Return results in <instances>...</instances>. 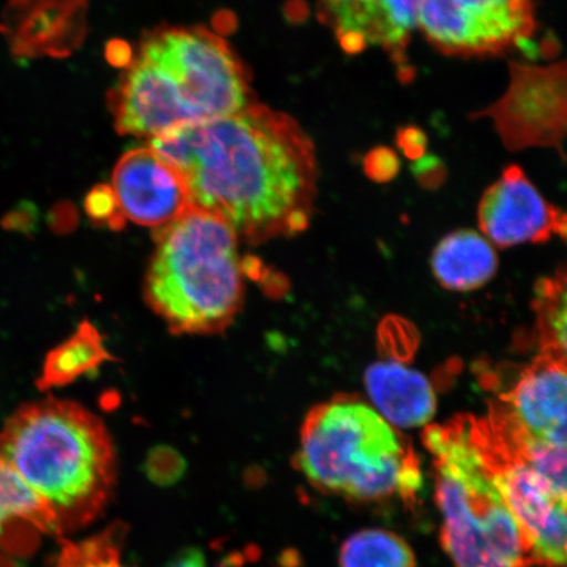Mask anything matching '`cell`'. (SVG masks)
Segmentation results:
<instances>
[{"label": "cell", "mask_w": 567, "mask_h": 567, "mask_svg": "<svg viewBox=\"0 0 567 567\" xmlns=\"http://www.w3.org/2000/svg\"><path fill=\"white\" fill-rule=\"evenodd\" d=\"M186 181L193 207L259 245L308 229L318 194L313 141L287 113L252 102L151 141Z\"/></svg>", "instance_id": "6da1fadb"}, {"label": "cell", "mask_w": 567, "mask_h": 567, "mask_svg": "<svg viewBox=\"0 0 567 567\" xmlns=\"http://www.w3.org/2000/svg\"><path fill=\"white\" fill-rule=\"evenodd\" d=\"M255 102L250 73L223 35L163 25L141 39L106 104L122 136L163 134L233 115Z\"/></svg>", "instance_id": "7a4b0ae2"}, {"label": "cell", "mask_w": 567, "mask_h": 567, "mask_svg": "<svg viewBox=\"0 0 567 567\" xmlns=\"http://www.w3.org/2000/svg\"><path fill=\"white\" fill-rule=\"evenodd\" d=\"M0 461L48 502L60 534L94 522L116 481L115 450L103 421L71 401L19 408L0 431Z\"/></svg>", "instance_id": "3957f363"}, {"label": "cell", "mask_w": 567, "mask_h": 567, "mask_svg": "<svg viewBox=\"0 0 567 567\" xmlns=\"http://www.w3.org/2000/svg\"><path fill=\"white\" fill-rule=\"evenodd\" d=\"M237 234L221 217L190 207L155 236L147 303L174 334L224 331L244 301Z\"/></svg>", "instance_id": "277c9868"}, {"label": "cell", "mask_w": 567, "mask_h": 567, "mask_svg": "<svg viewBox=\"0 0 567 567\" xmlns=\"http://www.w3.org/2000/svg\"><path fill=\"white\" fill-rule=\"evenodd\" d=\"M295 465L319 492L352 502L414 501L423 485L415 452L353 395L309 411Z\"/></svg>", "instance_id": "5b68a950"}, {"label": "cell", "mask_w": 567, "mask_h": 567, "mask_svg": "<svg viewBox=\"0 0 567 567\" xmlns=\"http://www.w3.org/2000/svg\"><path fill=\"white\" fill-rule=\"evenodd\" d=\"M423 443L435 457L442 544L456 567L542 566L482 460L474 416L430 425ZM545 566V565H544Z\"/></svg>", "instance_id": "8992f818"}, {"label": "cell", "mask_w": 567, "mask_h": 567, "mask_svg": "<svg viewBox=\"0 0 567 567\" xmlns=\"http://www.w3.org/2000/svg\"><path fill=\"white\" fill-rule=\"evenodd\" d=\"M425 39L456 56H493L526 48L536 31L534 0H421Z\"/></svg>", "instance_id": "52a82bcc"}, {"label": "cell", "mask_w": 567, "mask_h": 567, "mask_svg": "<svg viewBox=\"0 0 567 567\" xmlns=\"http://www.w3.org/2000/svg\"><path fill=\"white\" fill-rule=\"evenodd\" d=\"M477 444L494 485L514 515L532 557L545 566H565L566 498L508 451L487 424L480 429Z\"/></svg>", "instance_id": "ba28073f"}, {"label": "cell", "mask_w": 567, "mask_h": 567, "mask_svg": "<svg viewBox=\"0 0 567 567\" xmlns=\"http://www.w3.org/2000/svg\"><path fill=\"white\" fill-rule=\"evenodd\" d=\"M509 86L498 102L474 115L492 118L509 151L561 148L566 134V65H509Z\"/></svg>", "instance_id": "9c48e42d"}, {"label": "cell", "mask_w": 567, "mask_h": 567, "mask_svg": "<svg viewBox=\"0 0 567 567\" xmlns=\"http://www.w3.org/2000/svg\"><path fill=\"white\" fill-rule=\"evenodd\" d=\"M478 225L493 245L512 247L565 238L566 216L545 200L520 167L509 166L482 196Z\"/></svg>", "instance_id": "30bf717a"}, {"label": "cell", "mask_w": 567, "mask_h": 567, "mask_svg": "<svg viewBox=\"0 0 567 567\" xmlns=\"http://www.w3.org/2000/svg\"><path fill=\"white\" fill-rule=\"evenodd\" d=\"M111 193L122 217L162 228L193 207L184 176L152 146L133 148L117 162Z\"/></svg>", "instance_id": "8fae6325"}, {"label": "cell", "mask_w": 567, "mask_h": 567, "mask_svg": "<svg viewBox=\"0 0 567 567\" xmlns=\"http://www.w3.org/2000/svg\"><path fill=\"white\" fill-rule=\"evenodd\" d=\"M566 359L538 354L493 402L488 420L544 443L566 446Z\"/></svg>", "instance_id": "7c38bea8"}, {"label": "cell", "mask_w": 567, "mask_h": 567, "mask_svg": "<svg viewBox=\"0 0 567 567\" xmlns=\"http://www.w3.org/2000/svg\"><path fill=\"white\" fill-rule=\"evenodd\" d=\"M421 0H319L318 18L334 30L343 51L374 45L392 54L401 78L410 80L405 53L417 25Z\"/></svg>", "instance_id": "4fadbf2b"}, {"label": "cell", "mask_w": 567, "mask_h": 567, "mask_svg": "<svg viewBox=\"0 0 567 567\" xmlns=\"http://www.w3.org/2000/svg\"><path fill=\"white\" fill-rule=\"evenodd\" d=\"M89 0H9L0 33L18 60L65 59L87 33Z\"/></svg>", "instance_id": "5bb4252c"}, {"label": "cell", "mask_w": 567, "mask_h": 567, "mask_svg": "<svg viewBox=\"0 0 567 567\" xmlns=\"http://www.w3.org/2000/svg\"><path fill=\"white\" fill-rule=\"evenodd\" d=\"M365 385L379 414L396 427H420L435 415L436 395L429 380L399 361L372 365Z\"/></svg>", "instance_id": "9a60e30c"}, {"label": "cell", "mask_w": 567, "mask_h": 567, "mask_svg": "<svg viewBox=\"0 0 567 567\" xmlns=\"http://www.w3.org/2000/svg\"><path fill=\"white\" fill-rule=\"evenodd\" d=\"M431 266L442 287L453 292H471L493 279L498 257L491 240L482 234L460 230L436 246Z\"/></svg>", "instance_id": "2e32d148"}, {"label": "cell", "mask_w": 567, "mask_h": 567, "mask_svg": "<svg viewBox=\"0 0 567 567\" xmlns=\"http://www.w3.org/2000/svg\"><path fill=\"white\" fill-rule=\"evenodd\" d=\"M106 358L101 336L91 324H83L73 338L48 354L38 386L47 390L66 385L95 370Z\"/></svg>", "instance_id": "e0dca14e"}, {"label": "cell", "mask_w": 567, "mask_h": 567, "mask_svg": "<svg viewBox=\"0 0 567 567\" xmlns=\"http://www.w3.org/2000/svg\"><path fill=\"white\" fill-rule=\"evenodd\" d=\"M566 274L563 271L536 284L534 302L536 336L540 354L566 359Z\"/></svg>", "instance_id": "ac0fdd59"}, {"label": "cell", "mask_w": 567, "mask_h": 567, "mask_svg": "<svg viewBox=\"0 0 567 567\" xmlns=\"http://www.w3.org/2000/svg\"><path fill=\"white\" fill-rule=\"evenodd\" d=\"M340 567H415L410 545L385 529H363L347 538L339 553Z\"/></svg>", "instance_id": "d6986e66"}, {"label": "cell", "mask_w": 567, "mask_h": 567, "mask_svg": "<svg viewBox=\"0 0 567 567\" xmlns=\"http://www.w3.org/2000/svg\"><path fill=\"white\" fill-rule=\"evenodd\" d=\"M0 512L10 520H23L47 534L60 535L48 502L9 465L0 461Z\"/></svg>", "instance_id": "ffe728a7"}, {"label": "cell", "mask_w": 567, "mask_h": 567, "mask_svg": "<svg viewBox=\"0 0 567 567\" xmlns=\"http://www.w3.org/2000/svg\"><path fill=\"white\" fill-rule=\"evenodd\" d=\"M117 532L90 538L81 544H68L56 567H126L120 557Z\"/></svg>", "instance_id": "44dd1931"}, {"label": "cell", "mask_w": 567, "mask_h": 567, "mask_svg": "<svg viewBox=\"0 0 567 567\" xmlns=\"http://www.w3.org/2000/svg\"><path fill=\"white\" fill-rule=\"evenodd\" d=\"M144 471L153 484L168 487L177 484L186 474L187 461L172 446L158 445L147 453Z\"/></svg>", "instance_id": "7402d4cb"}, {"label": "cell", "mask_w": 567, "mask_h": 567, "mask_svg": "<svg viewBox=\"0 0 567 567\" xmlns=\"http://www.w3.org/2000/svg\"><path fill=\"white\" fill-rule=\"evenodd\" d=\"M365 167L375 177H390L399 169V159L389 148L380 147L368 155Z\"/></svg>", "instance_id": "603a6c76"}, {"label": "cell", "mask_w": 567, "mask_h": 567, "mask_svg": "<svg viewBox=\"0 0 567 567\" xmlns=\"http://www.w3.org/2000/svg\"><path fill=\"white\" fill-rule=\"evenodd\" d=\"M33 210L31 205L20 204L18 208L7 213L0 221L4 230L30 231L33 226Z\"/></svg>", "instance_id": "cb8c5ba5"}, {"label": "cell", "mask_w": 567, "mask_h": 567, "mask_svg": "<svg viewBox=\"0 0 567 567\" xmlns=\"http://www.w3.org/2000/svg\"><path fill=\"white\" fill-rule=\"evenodd\" d=\"M399 145L409 157H417L421 155L425 147V134L416 126L402 127L399 131Z\"/></svg>", "instance_id": "d4e9b609"}, {"label": "cell", "mask_w": 567, "mask_h": 567, "mask_svg": "<svg viewBox=\"0 0 567 567\" xmlns=\"http://www.w3.org/2000/svg\"><path fill=\"white\" fill-rule=\"evenodd\" d=\"M133 51L124 41H113L106 48V56L113 65L125 68L132 60Z\"/></svg>", "instance_id": "484cf974"}, {"label": "cell", "mask_w": 567, "mask_h": 567, "mask_svg": "<svg viewBox=\"0 0 567 567\" xmlns=\"http://www.w3.org/2000/svg\"><path fill=\"white\" fill-rule=\"evenodd\" d=\"M165 567H207L203 553L197 549H187L169 561Z\"/></svg>", "instance_id": "4316f807"}, {"label": "cell", "mask_w": 567, "mask_h": 567, "mask_svg": "<svg viewBox=\"0 0 567 567\" xmlns=\"http://www.w3.org/2000/svg\"><path fill=\"white\" fill-rule=\"evenodd\" d=\"M536 567H548V566H536Z\"/></svg>", "instance_id": "83f0119b"}]
</instances>
